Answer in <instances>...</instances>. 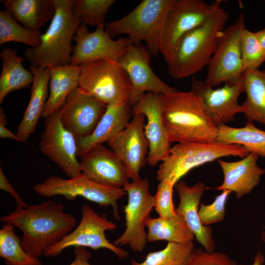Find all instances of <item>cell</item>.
I'll use <instances>...</instances> for the list:
<instances>
[{
  "label": "cell",
  "mask_w": 265,
  "mask_h": 265,
  "mask_svg": "<svg viewBox=\"0 0 265 265\" xmlns=\"http://www.w3.org/2000/svg\"><path fill=\"white\" fill-rule=\"evenodd\" d=\"M64 206L51 200L16 209L0 217L23 232L21 246L29 255L39 258L76 228L77 221L64 211Z\"/></svg>",
  "instance_id": "6da1fadb"
},
{
  "label": "cell",
  "mask_w": 265,
  "mask_h": 265,
  "mask_svg": "<svg viewBox=\"0 0 265 265\" xmlns=\"http://www.w3.org/2000/svg\"><path fill=\"white\" fill-rule=\"evenodd\" d=\"M160 109L170 143L217 142L218 127L204 111L200 99L191 91L160 94Z\"/></svg>",
  "instance_id": "7a4b0ae2"
},
{
  "label": "cell",
  "mask_w": 265,
  "mask_h": 265,
  "mask_svg": "<svg viewBox=\"0 0 265 265\" xmlns=\"http://www.w3.org/2000/svg\"><path fill=\"white\" fill-rule=\"evenodd\" d=\"M228 18L229 14L222 8L205 23L180 39L166 61L172 77H188L209 65Z\"/></svg>",
  "instance_id": "3957f363"
},
{
  "label": "cell",
  "mask_w": 265,
  "mask_h": 265,
  "mask_svg": "<svg viewBox=\"0 0 265 265\" xmlns=\"http://www.w3.org/2000/svg\"><path fill=\"white\" fill-rule=\"evenodd\" d=\"M54 3L55 13L47 30L41 35L40 45L25 50L26 57L35 67L71 63V42L80 24L73 12V0H54Z\"/></svg>",
  "instance_id": "277c9868"
},
{
  "label": "cell",
  "mask_w": 265,
  "mask_h": 265,
  "mask_svg": "<svg viewBox=\"0 0 265 265\" xmlns=\"http://www.w3.org/2000/svg\"><path fill=\"white\" fill-rule=\"evenodd\" d=\"M173 0H143L123 17L108 22L105 30L110 37L124 34L135 45L144 41L157 57L164 23Z\"/></svg>",
  "instance_id": "5b68a950"
},
{
  "label": "cell",
  "mask_w": 265,
  "mask_h": 265,
  "mask_svg": "<svg viewBox=\"0 0 265 265\" xmlns=\"http://www.w3.org/2000/svg\"><path fill=\"white\" fill-rule=\"evenodd\" d=\"M249 153L242 146L218 142H180L171 147L168 156L159 165L157 180L175 186L191 170L225 157L243 158Z\"/></svg>",
  "instance_id": "8992f818"
},
{
  "label": "cell",
  "mask_w": 265,
  "mask_h": 265,
  "mask_svg": "<svg viewBox=\"0 0 265 265\" xmlns=\"http://www.w3.org/2000/svg\"><path fill=\"white\" fill-rule=\"evenodd\" d=\"M79 87L106 105L119 106L129 102L130 79L117 62L100 59L80 66Z\"/></svg>",
  "instance_id": "52a82bcc"
},
{
  "label": "cell",
  "mask_w": 265,
  "mask_h": 265,
  "mask_svg": "<svg viewBox=\"0 0 265 265\" xmlns=\"http://www.w3.org/2000/svg\"><path fill=\"white\" fill-rule=\"evenodd\" d=\"M221 0H173L166 17L159 53L166 61L180 39L201 26L221 10Z\"/></svg>",
  "instance_id": "ba28073f"
},
{
  "label": "cell",
  "mask_w": 265,
  "mask_h": 265,
  "mask_svg": "<svg viewBox=\"0 0 265 265\" xmlns=\"http://www.w3.org/2000/svg\"><path fill=\"white\" fill-rule=\"evenodd\" d=\"M33 190L45 197L62 195L68 200L82 197L100 206L111 207L114 218L120 220L117 202L124 195L123 188L105 185L94 181L83 174L65 179L51 176L33 186Z\"/></svg>",
  "instance_id": "9c48e42d"
},
{
  "label": "cell",
  "mask_w": 265,
  "mask_h": 265,
  "mask_svg": "<svg viewBox=\"0 0 265 265\" xmlns=\"http://www.w3.org/2000/svg\"><path fill=\"white\" fill-rule=\"evenodd\" d=\"M245 28L244 16L240 13L235 22L224 29L208 65L205 85L213 87L223 83L234 84L242 78L245 71L240 40Z\"/></svg>",
  "instance_id": "30bf717a"
},
{
  "label": "cell",
  "mask_w": 265,
  "mask_h": 265,
  "mask_svg": "<svg viewBox=\"0 0 265 265\" xmlns=\"http://www.w3.org/2000/svg\"><path fill=\"white\" fill-rule=\"evenodd\" d=\"M81 213L79 225L61 240L47 249L43 254L45 256L56 257L64 249L72 246L89 247L94 250L105 248L121 260L129 256L126 250L116 246L106 238L105 232L115 230L117 225L108 219L106 214H99L87 205L82 206Z\"/></svg>",
  "instance_id": "8fae6325"
},
{
  "label": "cell",
  "mask_w": 265,
  "mask_h": 265,
  "mask_svg": "<svg viewBox=\"0 0 265 265\" xmlns=\"http://www.w3.org/2000/svg\"><path fill=\"white\" fill-rule=\"evenodd\" d=\"M123 188L128 195L124 207L126 228L113 244L118 247L128 245L132 251L141 253L147 242L146 225L154 208V196L150 193L146 178L128 182Z\"/></svg>",
  "instance_id": "7c38bea8"
},
{
  "label": "cell",
  "mask_w": 265,
  "mask_h": 265,
  "mask_svg": "<svg viewBox=\"0 0 265 265\" xmlns=\"http://www.w3.org/2000/svg\"><path fill=\"white\" fill-rule=\"evenodd\" d=\"M38 144L41 152L69 178L82 174L80 163L77 159V139L63 126L58 111L45 118V128Z\"/></svg>",
  "instance_id": "4fadbf2b"
},
{
  "label": "cell",
  "mask_w": 265,
  "mask_h": 265,
  "mask_svg": "<svg viewBox=\"0 0 265 265\" xmlns=\"http://www.w3.org/2000/svg\"><path fill=\"white\" fill-rule=\"evenodd\" d=\"M73 40L71 65L80 66L83 63L100 59L110 60L118 62L132 44L128 37H120L114 40L106 32L105 25L89 31L86 25L80 24Z\"/></svg>",
  "instance_id": "5bb4252c"
},
{
  "label": "cell",
  "mask_w": 265,
  "mask_h": 265,
  "mask_svg": "<svg viewBox=\"0 0 265 265\" xmlns=\"http://www.w3.org/2000/svg\"><path fill=\"white\" fill-rule=\"evenodd\" d=\"M151 53L142 44H132L118 63L127 73L131 84L129 103L132 106L147 92L164 94L178 91L161 80L150 66Z\"/></svg>",
  "instance_id": "9a60e30c"
},
{
  "label": "cell",
  "mask_w": 265,
  "mask_h": 265,
  "mask_svg": "<svg viewBox=\"0 0 265 265\" xmlns=\"http://www.w3.org/2000/svg\"><path fill=\"white\" fill-rule=\"evenodd\" d=\"M191 85L190 91L200 99L204 111L216 127L235 120L237 114L243 113L238 99L244 92L243 77L235 83H225L216 89L207 86L195 77L192 78Z\"/></svg>",
  "instance_id": "2e32d148"
},
{
  "label": "cell",
  "mask_w": 265,
  "mask_h": 265,
  "mask_svg": "<svg viewBox=\"0 0 265 265\" xmlns=\"http://www.w3.org/2000/svg\"><path fill=\"white\" fill-rule=\"evenodd\" d=\"M145 120L142 114L132 115L126 128L107 142L132 182L141 179L139 172L147 162L149 144L144 133Z\"/></svg>",
  "instance_id": "e0dca14e"
},
{
  "label": "cell",
  "mask_w": 265,
  "mask_h": 265,
  "mask_svg": "<svg viewBox=\"0 0 265 265\" xmlns=\"http://www.w3.org/2000/svg\"><path fill=\"white\" fill-rule=\"evenodd\" d=\"M106 106L78 86L69 94L58 112L63 126L78 139L93 132Z\"/></svg>",
  "instance_id": "ac0fdd59"
},
{
  "label": "cell",
  "mask_w": 265,
  "mask_h": 265,
  "mask_svg": "<svg viewBox=\"0 0 265 265\" xmlns=\"http://www.w3.org/2000/svg\"><path fill=\"white\" fill-rule=\"evenodd\" d=\"M132 110V115L141 113L146 118L144 133L149 144L146 160L149 165L155 166L168 156L171 147L162 121L160 94L146 93Z\"/></svg>",
  "instance_id": "d6986e66"
},
{
  "label": "cell",
  "mask_w": 265,
  "mask_h": 265,
  "mask_svg": "<svg viewBox=\"0 0 265 265\" xmlns=\"http://www.w3.org/2000/svg\"><path fill=\"white\" fill-rule=\"evenodd\" d=\"M82 174L99 183L123 188L129 182L127 172L117 156L103 144L93 146L80 157Z\"/></svg>",
  "instance_id": "ffe728a7"
},
{
  "label": "cell",
  "mask_w": 265,
  "mask_h": 265,
  "mask_svg": "<svg viewBox=\"0 0 265 265\" xmlns=\"http://www.w3.org/2000/svg\"><path fill=\"white\" fill-rule=\"evenodd\" d=\"M179 196V203L176 212L182 216L196 240L209 253L214 252L215 243L212 236V228L203 225L198 215V206L206 189L205 184L199 181L189 186L183 180L175 185Z\"/></svg>",
  "instance_id": "44dd1931"
},
{
  "label": "cell",
  "mask_w": 265,
  "mask_h": 265,
  "mask_svg": "<svg viewBox=\"0 0 265 265\" xmlns=\"http://www.w3.org/2000/svg\"><path fill=\"white\" fill-rule=\"evenodd\" d=\"M259 156L250 152L241 159L228 162L218 159L224 175L222 184L215 187L207 188L218 190H229L236 193L237 199L250 193L259 184L265 170L258 166Z\"/></svg>",
  "instance_id": "7402d4cb"
},
{
  "label": "cell",
  "mask_w": 265,
  "mask_h": 265,
  "mask_svg": "<svg viewBox=\"0 0 265 265\" xmlns=\"http://www.w3.org/2000/svg\"><path fill=\"white\" fill-rule=\"evenodd\" d=\"M132 106L128 102L122 105H107L106 109L93 132L77 139L78 157L94 146L109 142L127 126L132 115Z\"/></svg>",
  "instance_id": "603a6c76"
},
{
  "label": "cell",
  "mask_w": 265,
  "mask_h": 265,
  "mask_svg": "<svg viewBox=\"0 0 265 265\" xmlns=\"http://www.w3.org/2000/svg\"><path fill=\"white\" fill-rule=\"evenodd\" d=\"M33 80L30 98L23 117L17 127L16 135L23 142L34 132L44 109L49 94L50 72L48 67L29 65Z\"/></svg>",
  "instance_id": "cb8c5ba5"
},
{
  "label": "cell",
  "mask_w": 265,
  "mask_h": 265,
  "mask_svg": "<svg viewBox=\"0 0 265 265\" xmlns=\"http://www.w3.org/2000/svg\"><path fill=\"white\" fill-rule=\"evenodd\" d=\"M50 72L49 94L42 117L46 118L59 110L69 94L79 86L80 67L71 64L48 67Z\"/></svg>",
  "instance_id": "d4e9b609"
},
{
  "label": "cell",
  "mask_w": 265,
  "mask_h": 265,
  "mask_svg": "<svg viewBox=\"0 0 265 265\" xmlns=\"http://www.w3.org/2000/svg\"><path fill=\"white\" fill-rule=\"evenodd\" d=\"M5 10L23 26L34 30L39 29L53 18L54 0H2Z\"/></svg>",
  "instance_id": "484cf974"
},
{
  "label": "cell",
  "mask_w": 265,
  "mask_h": 265,
  "mask_svg": "<svg viewBox=\"0 0 265 265\" xmlns=\"http://www.w3.org/2000/svg\"><path fill=\"white\" fill-rule=\"evenodd\" d=\"M2 70L0 76V104L10 93L28 87L32 83L31 72L24 68V58L16 49L5 48L0 53Z\"/></svg>",
  "instance_id": "4316f807"
},
{
  "label": "cell",
  "mask_w": 265,
  "mask_h": 265,
  "mask_svg": "<svg viewBox=\"0 0 265 265\" xmlns=\"http://www.w3.org/2000/svg\"><path fill=\"white\" fill-rule=\"evenodd\" d=\"M243 86L246 98L241 106L245 118L265 125V70L245 71Z\"/></svg>",
  "instance_id": "83f0119b"
},
{
  "label": "cell",
  "mask_w": 265,
  "mask_h": 265,
  "mask_svg": "<svg viewBox=\"0 0 265 265\" xmlns=\"http://www.w3.org/2000/svg\"><path fill=\"white\" fill-rule=\"evenodd\" d=\"M148 242L166 240L176 243L193 241L195 236L182 216L176 212L171 217L150 218L146 225Z\"/></svg>",
  "instance_id": "f1b7e54d"
},
{
  "label": "cell",
  "mask_w": 265,
  "mask_h": 265,
  "mask_svg": "<svg viewBox=\"0 0 265 265\" xmlns=\"http://www.w3.org/2000/svg\"><path fill=\"white\" fill-rule=\"evenodd\" d=\"M216 142L225 144L242 146L249 153L253 152L265 158V131L248 121L241 128L223 125L218 127Z\"/></svg>",
  "instance_id": "f546056e"
},
{
  "label": "cell",
  "mask_w": 265,
  "mask_h": 265,
  "mask_svg": "<svg viewBox=\"0 0 265 265\" xmlns=\"http://www.w3.org/2000/svg\"><path fill=\"white\" fill-rule=\"evenodd\" d=\"M14 226L4 223L0 229V256L5 265H42L39 258L26 253L21 246L22 238L14 232Z\"/></svg>",
  "instance_id": "4dcf8cb0"
},
{
  "label": "cell",
  "mask_w": 265,
  "mask_h": 265,
  "mask_svg": "<svg viewBox=\"0 0 265 265\" xmlns=\"http://www.w3.org/2000/svg\"><path fill=\"white\" fill-rule=\"evenodd\" d=\"M40 30L20 25L6 10L0 11V44L16 42L36 48L41 44Z\"/></svg>",
  "instance_id": "1f68e13d"
},
{
  "label": "cell",
  "mask_w": 265,
  "mask_h": 265,
  "mask_svg": "<svg viewBox=\"0 0 265 265\" xmlns=\"http://www.w3.org/2000/svg\"><path fill=\"white\" fill-rule=\"evenodd\" d=\"M194 248L193 241L186 243L168 242L162 250L149 253L137 265H186Z\"/></svg>",
  "instance_id": "d6a6232c"
},
{
  "label": "cell",
  "mask_w": 265,
  "mask_h": 265,
  "mask_svg": "<svg viewBox=\"0 0 265 265\" xmlns=\"http://www.w3.org/2000/svg\"><path fill=\"white\" fill-rule=\"evenodd\" d=\"M115 0H73L72 10L80 24L104 25L106 15Z\"/></svg>",
  "instance_id": "836d02e7"
},
{
  "label": "cell",
  "mask_w": 265,
  "mask_h": 265,
  "mask_svg": "<svg viewBox=\"0 0 265 265\" xmlns=\"http://www.w3.org/2000/svg\"><path fill=\"white\" fill-rule=\"evenodd\" d=\"M242 63L245 71L258 70L265 61V50L255 32L246 28L243 30L240 40Z\"/></svg>",
  "instance_id": "e575fe53"
},
{
  "label": "cell",
  "mask_w": 265,
  "mask_h": 265,
  "mask_svg": "<svg viewBox=\"0 0 265 265\" xmlns=\"http://www.w3.org/2000/svg\"><path fill=\"white\" fill-rule=\"evenodd\" d=\"M232 191L224 190L215 197L214 201L211 204H200L198 210L199 217L201 223L204 226L221 221L224 219L225 205L228 198Z\"/></svg>",
  "instance_id": "d590c367"
},
{
  "label": "cell",
  "mask_w": 265,
  "mask_h": 265,
  "mask_svg": "<svg viewBox=\"0 0 265 265\" xmlns=\"http://www.w3.org/2000/svg\"><path fill=\"white\" fill-rule=\"evenodd\" d=\"M174 186L168 181L159 182L154 195V208L162 217H171L176 214L173 201Z\"/></svg>",
  "instance_id": "8d00e7d4"
},
{
  "label": "cell",
  "mask_w": 265,
  "mask_h": 265,
  "mask_svg": "<svg viewBox=\"0 0 265 265\" xmlns=\"http://www.w3.org/2000/svg\"><path fill=\"white\" fill-rule=\"evenodd\" d=\"M186 265H237V264L225 253H209L197 248L193 249Z\"/></svg>",
  "instance_id": "74e56055"
},
{
  "label": "cell",
  "mask_w": 265,
  "mask_h": 265,
  "mask_svg": "<svg viewBox=\"0 0 265 265\" xmlns=\"http://www.w3.org/2000/svg\"><path fill=\"white\" fill-rule=\"evenodd\" d=\"M0 189L9 193L15 199L17 204L16 209L26 208L27 205L22 198L15 190L4 175L1 167H0Z\"/></svg>",
  "instance_id": "f35d334b"
},
{
  "label": "cell",
  "mask_w": 265,
  "mask_h": 265,
  "mask_svg": "<svg viewBox=\"0 0 265 265\" xmlns=\"http://www.w3.org/2000/svg\"><path fill=\"white\" fill-rule=\"evenodd\" d=\"M75 259L68 265H92L89 263L91 254L84 247H76L74 251Z\"/></svg>",
  "instance_id": "ab89813d"
},
{
  "label": "cell",
  "mask_w": 265,
  "mask_h": 265,
  "mask_svg": "<svg viewBox=\"0 0 265 265\" xmlns=\"http://www.w3.org/2000/svg\"><path fill=\"white\" fill-rule=\"evenodd\" d=\"M6 116L5 114L0 115V137L2 138H9L23 142V140L6 127Z\"/></svg>",
  "instance_id": "60d3db41"
},
{
  "label": "cell",
  "mask_w": 265,
  "mask_h": 265,
  "mask_svg": "<svg viewBox=\"0 0 265 265\" xmlns=\"http://www.w3.org/2000/svg\"><path fill=\"white\" fill-rule=\"evenodd\" d=\"M265 260V257L262 252L258 251L254 258V262L252 265H264Z\"/></svg>",
  "instance_id": "b9f144b4"
},
{
  "label": "cell",
  "mask_w": 265,
  "mask_h": 265,
  "mask_svg": "<svg viewBox=\"0 0 265 265\" xmlns=\"http://www.w3.org/2000/svg\"><path fill=\"white\" fill-rule=\"evenodd\" d=\"M261 45L265 50V28L255 32Z\"/></svg>",
  "instance_id": "7bdbcfd3"
},
{
  "label": "cell",
  "mask_w": 265,
  "mask_h": 265,
  "mask_svg": "<svg viewBox=\"0 0 265 265\" xmlns=\"http://www.w3.org/2000/svg\"><path fill=\"white\" fill-rule=\"evenodd\" d=\"M261 238L262 241L265 243V231L262 233Z\"/></svg>",
  "instance_id": "ee69618b"
},
{
  "label": "cell",
  "mask_w": 265,
  "mask_h": 265,
  "mask_svg": "<svg viewBox=\"0 0 265 265\" xmlns=\"http://www.w3.org/2000/svg\"><path fill=\"white\" fill-rule=\"evenodd\" d=\"M130 265H137V262L134 260H132L131 261Z\"/></svg>",
  "instance_id": "f6af8a7d"
}]
</instances>
